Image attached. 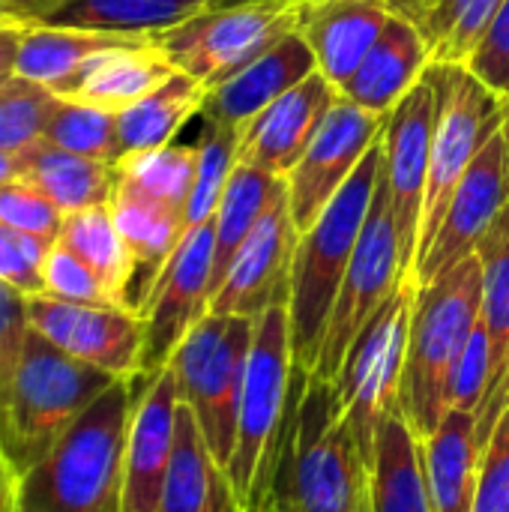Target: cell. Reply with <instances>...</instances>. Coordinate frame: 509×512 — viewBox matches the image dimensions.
I'll return each mask as SVG.
<instances>
[{
    "mask_svg": "<svg viewBox=\"0 0 509 512\" xmlns=\"http://www.w3.org/2000/svg\"><path fill=\"white\" fill-rule=\"evenodd\" d=\"M264 512H372V462L333 381L303 378Z\"/></svg>",
    "mask_w": 509,
    "mask_h": 512,
    "instance_id": "6da1fadb",
    "label": "cell"
},
{
    "mask_svg": "<svg viewBox=\"0 0 509 512\" xmlns=\"http://www.w3.org/2000/svg\"><path fill=\"white\" fill-rule=\"evenodd\" d=\"M138 378L114 381L12 486L9 512H126V438Z\"/></svg>",
    "mask_w": 509,
    "mask_h": 512,
    "instance_id": "7a4b0ae2",
    "label": "cell"
},
{
    "mask_svg": "<svg viewBox=\"0 0 509 512\" xmlns=\"http://www.w3.org/2000/svg\"><path fill=\"white\" fill-rule=\"evenodd\" d=\"M306 375L294 357L288 306H273L258 315L237 408L234 456L228 462V477L246 512L267 507L279 450Z\"/></svg>",
    "mask_w": 509,
    "mask_h": 512,
    "instance_id": "3957f363",
    "label": "cell"
},
{
    "mask_svg": "<svg viewBox=\"0 0 509 512\" xmlns=\"http://www.w3.org/2000/svg\"><path fill=\"white\" fill-rule=\"evenodd\" d=\"M114 381L120 378L63 354L30 330L0 396V453L12 480L30 471Z\"/></svg>",
    "mask_w": 509,
    "mask_h": 512,
    "instance_id": "277c9868",
    "label": "cell"
},
{
    "mask_svg": "<svg viewBox=\"0 0 509 512\" xmlns=\"http://www.w3.org/2000/svg\"><path fill=\"white\" fill-rule=\"evenodd\" d=\"M384 135V132H381ZM381 171V141L366 153L351 180L336 192L327 210L300 234L291 264V342L294 357L303 372H315L327 324L351 264L357 237L363 231L375 183Z\"/></svg>",
    "mask_w": 509,
    "mask_h": 512,
    "instance_id": "5b68a950",
    "label": "cell"
},
{
    "mask_svg": "<svg viewBox=\"0 0 509 512\" xmlns=\"http://www.w3.org/2000/svg\"><path fill=\"white\" fill-rule=\"evenodd\" d=\"M480 306L483 273L477 255L417 291L399 405L420 438H429L447 411V381L480 324Z\"/></svg>",
    "mask_w": 509,
    "mask_h": 512,
    "instance_id": "8992f818",
    "label": "cell"
},
{
    "mask_svg": "<svg viewBox=\"0 0 509 512\" xmlns=\"http://www.w3.org/2000/svg\"><path fill=\"white\" fill-rule=\"evenodd\" d=\"M255 318L207 312L168 360L180 402L192 411L210 453L228 468Z\"/></svg>",
    "mask_w": 509,
    "mask_h": 512,
    "instance_id": "52a82bcc",
    "label": "cell"
},
{
    "mask_svg": "<svg viewBox=\"0 0 509 512\" xmlns=\"http://www.w3.org/2000/svg\"><path fill=\"white\" fill-rule=\"evenodd\" d=\"M417 291L420 285L414 273L399 282V288L354 336L339 366V375L333 381L339 390L345 423L354 432L363 453L369 456V462H372L375 432L381 420L390 417L396 408H402L399 399H402L405 354H408V333H411Z\"/></svg>",
    "mask_w": 509,
    "mask_h": 512,
    "instance_id": "ba28073f",
    "label": "cell"
},
{
    "mask_svg": "<svg viewBox=\"0 0 509 512\" xmlns=\"http://www.w3.org/2000/svg\"><path fill=\"white\" fill-rule=\"evenodd\" d=\"M426 78L438 93V120L432 135L417 258L432 243L459 180L504 123V99L465 63H432L426 69Z\"/></svg>",
    "mask_w": 509,
    "mask_h": 512,
    "instance_id": "9c48e42d",
    "label": "cell"
},
{
    "mask_svg": "<svg viewBox=\"0 0 509 512\" xmlns=\"http://www.w3.org/2000/svg\"><path fill=\"white\" fill-rule=\"evenodd\" d=\"M303 9L306 0H249L204 9L156 33L153 42L180 72L213 87L261 57L291 30H300Z\"/></svg>",
    "mask_w": 509,
    "mask_h": 512,
    "instance_id": "30bf717a",
    "label": "cell"
},
{
    "mask_svg": "<svg viewBox=\"0 0 509 512\" xmlns=\"http://www.w3.org/2000/svg\"><path fill=\"white\" fill-rule=\"evenodd\" d=\"M411 273H414V264L408 261V255L402 249L390 192L378 171L375 195H372L363 231L357 237L351 264L345 270V279H342V288H339V297H336V306H333V315L327 324V336H324V345H321L312 375H318L324 381H336L339 366H342L354 336L381 309V303L399 288V282Z\"/></svg>",
    "mask_w": 509,
    "mask_h": 512,
    "instance_id": "8fae6325",
    "label": "cell"
},
{
    "mask_svg": "<svg viewBox=\"0 0 509 512\" xmlns=\"http://www.w3.org/2000/svg\"><path fill=\"white\" fill-rule=\"evenodd\" d=\"M213 252L216 225L213 219L183 234L180 246L150 285L138 306L144 318V357L141 375H153L168 366L186 333L210 312L213 297Z\"/></svg>",
    "mask_w": 509,
    "mask_h": 512,
    "instance_id": "7c38bea8",
    "label": "cell"
},
{
    "mask_svg": "<svg viewBox=\"0 0 509 512\" xmlns=\"http://www.w3.org/2000/svg\"><path fill=\"white\" fill-rule=\"evenodd\" d=\"M27 321L63 354L114 378H138L144 357V318L129 306L66 303L48 294L27 297Z\"/></svg>",
    "mask_w": 509,
    "mask_h": 512,
    "instance_id": "4fadbf2b",
    "label": "cell"
},
{
    "mask_svg": "<svg viewBox=\"0 0 509 512\" xmlns=\"http://www.w3.org/2000/svg\"><path fill=\"white\" fill-rule=\"evenodd\" d=\"M384 120L387 114L366 111L345 96L336 99L312 144L285 177L291 219L300 234L327 210V204L351 180L366 153L381 141Z\"/></svg>",
    "mask_w": 509,
    "mask_h": 512,
    "instance_id": "5bb4252c",
    "label": "cell"
},
{
    "mask_svg": "<svg viewBox=\"0 0 509 512\" xmlns=\"http://www.w3.org/2000/svg\"><path fill=\"white\" fill-rule=\"evenodd\" d=\"M435 120H438V93L432 81L423 75L390 108L381 135V177L387 183L402 249L411 264H417Z\"/></svg>",
    "mask_w": 509,
    "mask_h": 512,
    "instance_id": "9a60e30c",
    "label": "cell"
},
{
    "mask_svg": "<svg viewBox=\"0 0 509 512\" xmlns=\"http://www.w3.org/2000/svg\"><path fill=\"white\" fill-rule=\"evenodd\" d=\"M300 231L291 219L288 186L279 192L273 207L246 237L231 258L219 288L213 291L210 312L258 318L273 306H288L291 297V264Z\"/></svg>",
    "mask_w": 509,
    "mask_h": 512,
    "instance_id": "2e32d148",
    "label": "cell"
},
{
    "mask_svg": "<svg viewBox=\"0 0 509 512\" xmlns=\"http://www.w3.org/2000/svg\"><path fill=\"white\" fill-rule=\"evenodd\" d=\"M509 201L507 153H504V132L498 129L486 147L477 153L465 177L459 180L441 225L426 246V252L414 264L417 285H429L447 270H453L459 261L471 258L477 252V243L489 231V225L498 219V213Z\"/></svg>",
    "mask_w": 509,
    "mask_h": 512,
    "instance_id": "e0dca14e",
    "label": "cell"
},
{
    "mask_svg": "<svg viewBox=\"0 0 509 512\" xmlns=\"http://www.w3.org/2000/svg\"><path fill=\"white\" fill-rule=\"evenodd\" d=\"M180 393L171 366L141 375L126 438V512H156L177 438Z\"/></svg>",
    "mask_w": 509,
    "mask_h": 512,
    "instance_id": "ac0fdd59",
    "label": "cell"
},
{
    "mask_svg": "<svg viewBox=\"0 0 509 512\" xmlns=\"http://www.w3.org/2000/svg\"><path fill=\"white\" fill-rule=\"evenodd\" d=\"M336 99L339 90L321 72H312L237 132V162L288 177Z\"/></svg>",
    "mask_w": 509,
    "mask_h": 512,
    "instance_id": "d6986e66",
    "label": "cell"
},
{
    "mask_svg": "<svg viewBox=\"0 0 509 512\" xmlns=\"http://www.w3.org/2000/svg\"><path fill=\"white\" fill-rule=\"evenodd\" d=\"M312 72H318L315 54L303 39V33L291 30L276 45H270L261 57L246 63L240 72L207 87L201 117L240 132L255 114H261L270 102H276L288 90H294Z\"/></svg>",
    "mask_w": 509,
    "mask_h": 512,
    "instance_id": "ffe728a7",
    "label": "cell"
},
{
    "mask_svg": "<svg viewBox=\"0 0 509 512\" xmlns=\"http://www.w3.org/2000/svg\"><path fill=\"white\" fill-rule=\"evenodd\" d=\"M390 18L393 12L378 0H306L300 33L315 54L318 72L342 90Z\"/></svg>",
    "mask_w": 509,
    "mask_h": 512,
    "instance_id": "44dd1931",
    "label": "cell"
},
{
    "mask_svg": "<svg viewBox=\"0 0 509 512\" xmlns=\"http://www.w3.org/2000/svg\"><path fill=\"white\" fill-rule=\"evenodd\" d=\"M429 66L432 48L423 30L411 18L393 15L363 63L342 84L339 96L366 111L390 114V108L426 75Z\"/></svg>",
    "mask_w": 509,
    "mask_h": 512,
    "instance_id": "7402d4cb",
    "label": "cell"
},
{
    "mask_svg": "<svg viewBox=\"0 0 509 512\" xmlns=\"http://www.w3.org/2000/svg\"><path fill=\"white\" fill-rule=\"evenodd\" d=\"M156 512H246L228 468L210 453L192 411L180 402L177 438Z\"/></svg>",
    "mask_w": 509,
    "mask_h": 512,
    "instance_id": "603a6c76",
    "label": "cell"
},
{
    "mask_svg": "<svg viewBox=\"0 0 509 512\" xmlns=\"http://www.w3.org/2000/svg\"><path fill=\"white\" fill-rule=\"evenodd\" d=\"M150 36H111L78 27H60L45 21H27L18 45L15 75L48 87L57 96H69L87 63L111 48L132 45Z\"/></svg>",
    "mask_w": 509,
    "mask_h": 512,
    "instance_id": "cb8c5ba5",
    "label": "cell"
},
{
    "mask_svg": "<svg viewBox=\"0 0 509 512\" xmlns=\"http://www.w3.org/2000/svg\"><path fill=\"white\" fill-rule=\"evenodd\" d=\"M480 450V417L447 408L438 429L423 438L426 486L435 512H474Z\"/></svg>",
    "mask_w": 509,
    "mask_h": 512,
    "instance_id": "d4e9b609",
    "label": "cell"
},
{
    "mask_svg": "<svg viewBox=\"0 0 509 512\" xmlns=\"http://www.w3.org/2000/svg\"><path fill=\"white\" fill-rule=\"evenodd\" d=\"M372 512H435L426 486L423 438L402 408L384 417L375 432Z\"/></svg>",
    "mask_w": 509,
    "mask_h": 512,
    "instance_id": "484cf974",
    "label": "cell"
},
{
    "mask_svg": "<svg viewBox=\"0 0 509 512\" xmlns=\"http://www.w3.org/2000/svg\"><path fill=\"white\" fill-rule=\"evenodd\" d=\"M174 72L177 66L165 57V51L150 36L93 57L87 69L78 75L66 99H78L120 114L123 108L135 105L150 90H156Z\"/></svg>",
    "mask_w": 509,
    "mask_h": 512,
    "instance_id": "4316f807",
    "label": "cell"
},
{
    "mask_svg": "<svg viewBox=\"0 0 509 512\" xmlns=\"http://www.w3.org/2000/svg\"><path fill=\"white\" fill-rule=\"evenodd\" d=\"M108 207H111L114 225L135 261V273H138L135 276V282H138L135 309H138L141 300L147 297L150 285L156 282V276L162 273V267L180 246V240L186 234V219H183V210L162 204L138 189H129L120 180H117V192Z\"/></svg>",
    "mask_w": 509,
    "mask_h": 512,
    "instance_id": "83f0119b",
    "label": "cell"
},
{
    "mask_svg": "<svg viewBox=\"0 0 509 512\" xmlns=\"http://www.w3.org/2000/svg\"><path fill=\"white\" fill-rule=\"evenodd\" d=\"M21 180L42 192L63 216L105 207L117 192V165L87 159L45 141L21 150Z\"/></svg>",
    "mask_w": 509,
    "mask_h": 512,
    "instance_id": "f1b7e54d",
    "label": "cell"
},
{
    "mask_svg": "<svg viewBox=\"0 0 509 512\" xmlns=\"http://www.w3.org/2000/svg\"><path fill=\"white\" fill-rule=\"evenodd\" d=\"M204 99L207 87L198 78L177 69L156 90H150L144 99L117 114L120 159L129 153L171 144L174 135L186 126V120L204 111Z\"/></svg>",
    "mask_w": 509,
    "mask_h": 512,
    "instance_id": "f546056e",
    "label": "cell"
},
{
    "mask_svg": "<svg viewBox=\"0 0 509 512\" xmlns=\"http://www.w3.org/2000/svg\"><path fill=\"white\" fill-rule=\"evenodd\" d=\"M204 9L183 0H63L36 21L111 36H156Z\"/></svg>",
    "mask_w": 509,
    "mask_h": 512,
    "instance_id": "4dcf8cb0",
    "label": "cell"
},
{
    "mask_svg": "<svg viewBox=\"0 0 509 512\" xmlns=\"http://www.w3.org/2000/svg\"><path fill=\"white\" fill-rule=\"evenodd\" d=\"M57 243H63L69 252H75L111 291V297L120 306L135 309L132 285H135V261L114 225L111 207H90L63 216ZM138 312V309H135Z\"/></svg>",
    "mask_w": 509,
    "mask_h": 512,
    "instance_id": "1f68e13d",
    "label": "cell"
},
{
    "mask_svg": "<svg viewBox=\"0 0 509 512\" xmlns=\"http://www.w3.org/2000/svg\"><path fill=\"white\" fill-rule=\"evenodd\" d=\"M285 189V177H276L270 171L252 168L237 162L231 171V180L225 186V195L219 201V210L213 216L216 225V252H213V291L219 288L231 258L246 243V237L255 231V225L264 219V213L273 207L279 192ZM213 300V297H210Z\"/></svg>",
    "mask_w": 509,
    "mask_h": 512,
    "instance_id": "d6a6232c",
    "label": "cell"
},
{
    "mask_svg": "<svg viewBox=\"0 0 509 512\" xmlns=\"http://www.w3.org/2000/svg\"><path fill=\"white\" fill-rule=\"evenodd\" d=\"M480 273H483V306L480 321L492 345V369L498 381V396L509 369V201L477 243ZM495 396V399H498ZM492 399V402H495ZM489 402V405H492ZM486 405V408H489Z\"/></svg>",
    "mask_w": 509,
    "mask_h": 512,
    "instance_id": "836d02e7",
    "label": "cell"
},
{
    "mask_svg": "<svg viewBox=\"0 0 509 512\" xmlns=\"http://www.w3.org/2000/svg\"><path fill=\"white\" fill-rule=\"evenodd\" d=\"M198 171V144H165L129 153L117 162V180L162 204L186 210Z\"/></svg>",
    "mask_w": 509,
    "mask_h": 512,
    "instance_id": "e575fe53",
    "label": "cell"
},
{
    "mask_svg": "<svg viewBox=\"0 0 509 512\" xmlns=\"http://www.w3.org/2000/svg\"><path fill=\"white\" fill-rule=\"evenodd\" d=\"M501 3L504 0H432L417 21L432 48V63H468Z\"/></svg>",
    "mask_w": 509,
    "mask_h": 512,
    "instance_id": "d590c367",
    "label": "cell"
},
{
    "mask_svg": "<svg viewBox=\"0 0 509 512\" xmlns=\"http://www.w3.org/2000/svg\"><path fill=\"white\" fill-rule=\"evenodd\" d=\"M42 141L87 159H99L111 165L120 162L117 114L78 99H66V96L57 99Z\"/></svg>",
    "mask_w": 509,
    "mask_h": 512,
    "instance_id": "8d00e7d4",
    "label": "cell"
},
{
    "mask_svg": "<svg viewBox=\"0 0 509 512\" xmlns=\"http://www.w3.org/2000/svg\"><path fill=\"white\" fill-rule=\"evenodd\" d=\"M234 165H237V132L213 120H204V129L198 138V171H195V183L183 210L186 231L216 216Z\"/></svg>",
    "mask_w": 509,
    "mask_h": 512,
    "instance_id": "74e56055",
    "label": "cell"
},
{
    "mask_svg": "<svg viewBox=\"0 0 509 512\" xmlns=\"http://www.w3.org/2000/svg\"><path fill=\"white\" fill-rule=\"evenodd\" d=\"M57 99L48 87L9 75L0 84V150L21 153L42 141Z\"/></svg>",
    "mask_w": 509,
    "mask_h": 512,
    "instance_id": "f35d334b",
    "label": "cell"
},
{
    "mask_svg": "<svg viewBox=\"0 0 509 512\" xmlns=\"http://www.w3.org/2000/svg\"><path fill=\"white\" fill-rule=\"evenodd\" d=\"M495 396H498V381H495V369H492V345H489V333L480 321L477 330L471 333L450 381H447V408L471 411L480 417L483 408Z\"/></svg>",
    "mask_w": 509,
    "mask_h": 512,
    "instance_id": "ab89813d",
    "label": "cell"
},
{
    "mask_svg": "<svg viewBox=\"0 0 509 512\" xmlns=\"http://www.w3.org/2000/svg\"><path fill=\"white\" fill-rule=\"evenodd\" d=\"M42 294L66 303H87V306H120L102 279L63 243H54L45 264H42Z\"/></svg>",
    "mask_w": 509,
    "mask_h": 512,
    "instance_id": "60d3db41",
    "label": "cell"
},
{
    "mask_svg": "<svg viewBox=\"0 0 509 512\" xmlns=\"http://www.w3.org/2000/svg\"><path fill=\"white\" fill-rule=\"evenodd\" d=\"M57 240L21 234L0 222V282L21 294H42V264Z\"/></svg>",
    "mask_w": 509,
    "mask_h": 512,
    "instance_id": "b9f144b4",
    "label": "cell"
},
{
    "mask_svg": "<svg viewBox=\"0 0 509 512\" xmlns=\"http://www.w3.org/2000/svg\"><path fill=\"white\" fill-rule=\"evenodd\" d=\"M474 512H509V399L480 450Z\"/></svg>",
    "mask_w": 509,
    "mask_h": 512,
    "instance_id": "7bdbcfd3",
    "label": "cell"
},
{
    "mask_svg": "<svg viewBox=\"0 0 509 512\" xmlns=\"http://www.w3.org/2000/svg\"><path fill=\"white\" fill-rule=\"evenodd\" d=\"M0 222L21 231V234L57 240L60 225H63V213L42 192H36L30 183L15 180V183L0 186Z\"/></svg>",
    "mask_w": 509,
    "mask_h": 512,
    "instance_id": "ee69618b",
    "label": "cell"
},
{
    "mask_svg": "<svg viewBox=\"0 0 509 512\" xmlns=\"http://www.w3.org/2000/svg\"><path fill=\"white\" fill-rule=\"evenodd\" d=\"M465 66L501 99H509V0L501 3Z\"/></svg>",
    "mask_w": 509,
    "mask_h": 512,
    "instance_id": "f6af8a7d",
    "label": "cell"
},
{
    "mask_svg": "<svg viewBox=\"0 0 509 512\" xmlns=\"http://www.w3.org/2000/svg\"><path fill=\"white\" fill-rule=\"evenodd\" d=\"M30 333L27 321V294L0 282V396L15 375L24 339Z\"/></svg>",
    "mask_w": 509,
    "mask_h": 512,
    "instance_id": "bcb514c9",
    "label": "cell"
},
{
    "mask_svg": "<svg viewBox=\"0 0 509 512\" xmlns=\"http://www.w3.org/2000/svg\"><path fill=\"white\" fill-rule=\"evenodd\" d=\"M21 18H9L0 24V81L15 75V60H18V45H21V33H24Z\"/></svg>",
    "mask_w": 509,
    "mask_h": 512,
    "instance_id": "7dc6e473",
    "label": "cell"
},
{
    "mask_svg": "<svg viewBox=\"0 0 509 512\" xmlns=\"http://www.w3.org/2000/svg\"><path fill=\"white\" fill-rule=\"evenodd\" d=\"M0 6L21 21H36L54 6V0H0Z\"/></svg>",
    "mask_w": 509,
    "mask_h": 512,
    "instance_id": "c3c4849f",
    "label": "cell"
},
{
    "mask_svg": "<svg viewBox=\"0 0 509 512\" xmlns=\"http://www.w3.org/2000/svg\"><path fill=\"white\" fill-rule=\"evenodd\" d=\"M507 399H509V369H507V378H504V387H501V396H498L489 408H483V414H480V441H486V438H489V432H492V426H495L498 414L504 411Z\"/></svg>",
    "mask_w": 509,
    "mask_h": 512,
    "instance_id": "681fc988",
    "label": "cell"
},
{
    "mask_svg": "<svg viewBox=\"0 0 509 512\" xmlns=\"http://www.w3.org/2000/svg\"><path fill=\"white\" fill-rule=\"evenodd\" d=\"M21 180V153L0 150V186Z\"/></svg>",
    "mask_w": 509,
    "mask_h": 512,
    "instance_id": "f907efd6",
    "label": "cell"
},
{
    "mask_svg": "<svg viewBox=\"0 0 509 512\" xmlns=\"http://www.w3.org/2000/svg\"><path fill=\"white\" fill-rule=\"evenodd\" d=\"M12 486H15V480H12V474L6 468V459L0 453V512L12 510Z\"/></svg>",
    "mask_w": 509,
    "mask_h": 512,
    "instance_id": "816d5d0a",
    "label": "cell"
},
{
    "mask_svg": "<svg viewBox=\"0 0 509 512\" xmlns=\"http://www.w3.org/2000/svg\"><path fill=\"white\" fill-rule=\"evenodd\" d=\"M501 132H504V153H507V177H509V99H504V123H501Z\"/></svg>",
    "mask_w": 509,
    "mask_h": 512,
    "instance_id": "f5cc1de1",
    "label": "cell"
},
{
    "mask_svg": "<svg viewBox=\"0 0 509 512\" xmlns=\"http://www.w3.org/2000/svg\"><path fill=\"white\" fill-rule=\"evenodd\" d=\"M237 3H249V0H213L210 9H219V6H237Z\"/></svg>",
    "mask_w": 509,
    "mask_h": 512,
    "instance_id": "db71d44e",
    "label": "cell"
},
{
    "mask_svg": "<svg viewBox=\"0 0 509 512\" xmlns=\"http://www.w3.org/2000/svg\"><path fill=\"white\" fill-rule=\"evenodd\" d=\"M183 3H198V6H207V9L213 6V0H183Z\"/></svg>",
    "mask_w": 509,
    "mask_h": 512,
    "instance_id": "11a10c76",
    "label": "cell"
},
{
    "mask_svg": "<svg viewBox=\"0 0 509 512\" xmlns=\"http://www.w3.org/2000/svg\"><path fill=\"white\" fill-rule=\"evenodd\" d=\"M9 18H15V15H9V12H6V9L0 6V24H3V21H9Z\"/></svg>",
    "mask_w": 509,
    "mask_h": 512,
    "instance_id": "9f6ffc18",
    "label": "cell"
},
{
    "mask_svg": "<svg viewBox=\"0 0 509 512\" xmlns=\"http://www.w3.org/2000/svg\"><path fill=\"white\" fill-rule=\"evenodd\" d=\"M57 3H63V0H54V6H57ZM54 6H51V9H54Z\"/></svg>",
    "mask_w": 509,
    "mask_h": 512,
    "instance_id": "6f0895ef",
    "label": "cell"
},
{
    "mask_svg": "<svg viewBox=\"0 0 509 512\" xmlns=\"http://www.w3.org/2000/svg\"><path fill=\"white\" fill-rule=\"evenodd\" d=\"M3 81H6V78H3ZM3 81H0V84H3Z\"/></svg>",
    "mask_w": 509,
    "mask_h": 512,
    "instance_id": "680465c9",
    "label": "cell"
}]
</instances>
